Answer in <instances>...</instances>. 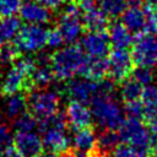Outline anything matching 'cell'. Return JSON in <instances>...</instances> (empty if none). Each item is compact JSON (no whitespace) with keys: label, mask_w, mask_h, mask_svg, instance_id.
Wrapping results in <instances>:
<instances>
[{"label":"cell","mask_w":157,"mask_h":157,"mask_svg":"<svg viewBox=\"0 0 157 157\" xmlns=\"http://www.w3.org/2000/svg\"><path fill=\"white\" fill-rule=\"evenodd\" d=\"M87 55L78 44H70L50 54V66L54 78L67 81L80 72Z\"/></svg>","instance_id":"obj_1"},{"label":"cell","mask_w":157,"mask_h":157,"mask_svg":"<svg viewBox=\"0 0 157 157\" xmlns=\"http://www.w3.org/2000/svg\"><path fill=\"white\" fill-rule=\"evenodd\" d=\"M64 37L61 32L59 31L58 27H54L52 29H48V38H47V44L52 48H59L64 43Z\"/></svg>","instance_id":"obj_32"},{"label":"cell","mask_w":157,"mask_h":157,"mask_svg":"<svg viewBox=\"0 0 157 157\" xmlns=\"http://www.w3.org/2000/svg\"><path fill=\"white\" fill-rule=\"evenodd\" d=\"M21 56V50L13 42H6L0 45V66L13 64Z\"/></svg>","instance_id":"obj_25"},{"label":"cell","mask_w":157,"mask_h":157,"mask_svg":"<svg viewBox=\"0 0 157 157\" xmlns=\"http://www.w3.org/2000/svg\"><path fill=\"white\" fill-rule=\"evenodd\" d=\"M38 157H59V156L53 153V152H50V151H47V152H42Z\"/></svg>","instance_id":"obj_37"},{"label":"cell","mask_w":157,"mask_h":157,"mask_svg":"<svg viewBox=\"0 0 157 157\" xmlns=\"http://www.w3.org/2000/svg\"><path fill=\"white\" fill-rule=\"evenodd\" d=\"M81 48L91 58H104L110 52V43L107 29L87 32L81 38Z\"/></svg>","instance_id":"obj_9"},{"label":"cell","mask_w":157,"mask_h":157,"mask_svg":"<svg viewBox=\"0 0 157 157\" xmlns=\"http://www.w3.org/2000/svg\"><path fill=\"white\" fill-rule=\"evenodd\" d=\"M144 86L135 81L132 77L126 78L125 81L121 82V88H120V97L124 102L129 101H136L141 98Z\"/></svg>","instance_id":"obj_23"},{"label":"cell","mask_w":157,"mask_h":157,"mask_svg":"<svg viewBox=\"0 0 157 157\" xmlns=\"http://www.w3.org/2000/svg\"><path fill=\"white\" fill-rule=\"evenodd\" d=\"M135 69L131 52L128 49L113 48L108 55V78L115 83H121L129 78Z\"/></svg>","instance_id":"obj_7"},{"label":"cell","mask_w":157,"mask_h":157,"mask_svg":"<svg viewBox=\"0 0 157 157\" xmlns=\"http://www.w3.org/2000/svg\"><path fill=\"white\" fill-rule=\"evenodd\" d=\"M91 112L99 128L118 130L124 120V112L113 96L97 93L91 101Z\"/></svg>","instance_id":"obj_2"},{"label":"cell","mask_w":157,"mask_h":157,"mask_svg":"<svg viewBox=\"0 0 157 157\" xmlns=\"http://www.w3.org/2000/svg\"><path fill=\"white\" fill-rule=\"evenodd\" d=\"M72 145L75 150H80L83 152H92L96 145V135L92 128L76 130V134L72 137Z\"/></svg>","instance_id":"obj_21"},{"label":"cell","mask_w":157,"mask_h":157,"mask_svg":"<svg viewBox=\"0 0 157 157\" xmlns=\"http://www.w3.org/2000/svg\"><path fill=\"white\" fill-rule=\"evenodd\" d=\"M112 157H147V155L135 148L134 146L123 142L117 146V148L112 153Z\"/></svg>","instance_id":"obj_27"},{"label":"cell","mask_w":157,"mask_h":157,"mask_svg":"<svg viewBox=\"0 0 157 157\" xmlns=\"http://www.w3.org/2000/svg\"><path fill=\"white\" fill-rule=\"evenodd\" d=\"M20 28H21L20 18L15 16H9V17L0 16V45L15 38Z\"/></svg>","instance_id":"obj_22"},{"label":"cell","mask_w":157,"mask_h":157,"mask_svg":"<svg viewBox=\"0 0 157 157\" xmlns=\"http://www.w3.org/2000/svg\"><path fill=\"white\" fill-rule=\"evenodd\" d=\"M145 0H128V7H142Z\"/></svg>","instance_id":"obj_36"},{"label":"cell","mask_w":157,"mask_h":157,"mask_svg":"<svg viewBox=\"0 0 157 157\" xmlns=\"http://www.w3.org/2000/svg\"><path fill=\"white\" fill-rule=\"evenodd\" d=\"M27 108L38 119L44 120L52 118L59 107V96L53 91L33 90L26 94Z\"/></svg>","instance_id":"obj_5"},{"label":"cell","mask_w":157,"mask_h":157,"mask_svg":"<svg viewBox=\"0 0 157 157\" xmlns=\"http://www.w3.org/2000/svg\"><path fill=\"white\" fill-rule=\"evenodd\" d=\"M66 43H74L83 31L81 22V11L74 0H70L59 17L58 26Z\"/></svg>","instance_id":"obj_8"},{"label":"cell","mask_w":157,"mask_h":157,"mask_svg":"<svg viewBox=\"0 0 157 157\" xmlns=\"http://www.w3.org/2000/svg\"><path fill=\"white\" fill-rule=\"evenodd\" d=\"M118 135L120 141L134 146L135 148L142 151L151 156V141L152 132L142 124L141 119L136 118H126L123 120L120 126L118 128Z\"/></svg>","instance_id":"obj_3"},{"label":"cell","mask_w":157,"mask_h":157,"mask_svg":"<svg viewBox=\"0 0 157 157\" xmlns=\"http://www.w3.org/2000/svg\"><path fill=\"white\" fill-rule=\"evenodd\" d=\"M13 145V137L7 125H0V152L5 151L7 147Z\"/></svg>","instance_id":"obj_31"},{"label":"cell","mask_w":157,"mask_h":157,"mask_svg":"<svg viewBox=\"0 0 157 157\" xmlns=\"http://www.w3.org/2000/svg\"><path fill=\"white\" fill-rule=\"evenodd\" d=\"M13 146L23 157H38L43 152V142L33 131H17L13 136Z\"/></svg>","instance_id":"obj_11"},{"label":"cell","mask_w":157,"mask_h":157,"mask_svg":"<svg viewBox=\"0 0 157 157\" xmlns=\"http://www.w3.org/2000/svg\"><path fill=\"white\" fill-rule=\"evenodd\" d=\"M27 109V97L23 92L11 94L6 99L5 113L9 119H16Z\"/></svg>","instance_id":"obj_20"},{"label":"cell","mask_w":157,"mask_h":157,"mask_svg":"<svg viewBox=\"0 0 157 157\" xmlns=\"http://www.w3.org/2000/svg\"><path fill=\"white\" fill-rule=\"evenodd\" d=\"M67 123L74 130H80L85 128H91L92 125V112L91 109L80 102L70 101L66 107Z\"/></svg>","instance_id":"obj_12"},{"label":"cell","mask_w":157,"mask_h":157,"mask_svg":"<svg viewBox=\"0 0 157 157\" xmlns=\"http://www.w3.org/2000/svg\"><path fill=\"white\" fill-rule=\"evenodd\" d=\"M33 1L42 4L43 6H45L49 10H55V9L60 7L63 4H65L66 0H33Z\"/></svg>","instance_id":"obj_33"},{"label":"cell","mask_w":157,"mask_h":157,"mask_svg":"<svg viewBox=\"0 0 157 157\" xmlns=\"http://www.w3.org/2000/svg\"><path fill=\"white\" fill-rule=\"evenodd\" d=\"M1 155H2V157H23V156L15 148L13 145L10 146V147H7L5 151H2Z\"/></svg>","instance_id":"obj_34"},{"label":"cell","mask_w":157,"mask_h":157,"mask_svg":"<svg viewBox=\"0 0 157 157\" xmlns=\"http://www.w3.org/2000/svg\"><path fill=\"white\" fill-rule=\"evenodd\" d=\"M18 12H20L21 18L28 23H36V25L47 23L52 18V13L49 9H47L42 4L33 1V0L23 1Z\"/></svg>","instance_id":"obj_14"},{"label":"cell","mask_w":157,"mask_h":157,"mask_svg":"<svg viewBox=\"0 0 157 157\" xmlns=\"http://www.w3.org/2000/svg\"><path fill=\"white\" fill-rule=\"evenodd\" d=\"M81 22H82L83 31L97 32V31L107 29L109 18L98 6H96L88 11L81 12Z\"/></svg>","instance_id":"obj_18"},{"label":"cell","mask_w":157,"mask_h":157,"mask_svg":"<svg viewBox=\"0 0 157 157\" xmlns=\"http://www.w3.org/2000/svg\"><path fill=\"white\" fill-rule=\"evenodd\" d=\"M42 134H43V137H42L43 147L47 148V151H50L59 156L71 148L70 140L65 130L50 126L47 130H44Z\"/></svg>","instance_id":"obj_13"},{"label":"cell","mask_w":157,"mask_h":157,"mask_svg":"<svg viewBox=\"0 0 157 157\" xmlns=\"http://www.w3.org/2000/svg\"><path fill=\"white\" fill-rule=\"evenodd\" d=\"M48 29L36 23H27L21 26L15 36L13 43L18 47L21 52H39L47 45Z\"/></svg>","instance_id":"obj_6"},{"label":"cell","mask_w":157,"mask_h":157,"mask_svg":"<svg viewBox=\"0 0 157 157\" xmlns=\"http://www.w3.org/2000/svg\"><path fill=\"white\" fill-rule=\"evenodd\" d=\"M64 92L71 101L87 104L91 103L97 93V82L90 81L83 77L76 80L70 78L64 86Z\"/></svg>","instance_id":"obj_10"},{"label":"cell","mask_w":157,"mask_h":157,"mask_svg":"<svg viewBox=\"0 0 157 157\" xmlns=\"http://www.w3.org/2000/svg\"><path fill=\"white\" fill-rule=\"evenodd\" d=\"M78 75L93 82H99L108 75V58H91L87 56Z\"/></svg>","instance_id":"obj_15"},{"label":"cell","mask_w":157,"mask_h":157,"mask_svg":"<svg viewBox=\"0 0 157 157\" xmlns=\"http://www.w3.org/2000/svg\"><path fill=\"white\" fill-rule=\"evenodd\" d=\"M130 52L136 66H157V34L146 31L136 34Z\"/></svg>","instance_id":"obj_4"},{"label":"cell","mask_w":157,"mask_h":157,"mask_svg":"<svg viewBox=\"0 0 157 157\" xmlns=\"http://www.w3.org/2000/svg\"><path fill=\"white\" fill-rule=\"evenodd\" d=\"M15 128L17 131H33L38 128V119L31 112H25L15 119Z\"/></svg>","instance_id":"obj_26"},{"label":"cell","mask_w":157,"mask_h":157,"mask_svg":"<svg viewBox=\"0 0 157 157\" xmlns=\"http://www.w3.org/2000/svg\"><path fill=\"white\" fill-rule=\"evenodd\" d=\"M140 99L144 104V118L150 120L157 117V87L152 85L145 86Z\"/></svg>","instance_id":"obj_19"},{"label":"cell","mask_w":157,"mask_h":157,"mask_svg":"<svg viewBox=\"0 0 157 157\" xmlns=\"http://www.w3.org/2000/svg\"><path fill=\"white\" fill-rule=\"evenodd\" d=\"M107 33H108V38L112 48L128 49L132 44L131 33L120 21H117V20L109 21L107 27Z\"/></svg>","instance_id":"obj_16"},{"label":"cell","mask_w":157,"mask_h":157,"mask_svg":"<svg viewBox=\"0 0 157 157\" xmlns=\"http://www.w3.org/2000/svg\"><path fill=\"white\" fill-rule=\"evenodd\" d=\"M131 77L137 81L139 83H141L142 86H147L150 85L153 78H155V74L151 70V67H144V66H137L134 69Z\"/></svg>","instance_id":"obj_28"},{"label":"cell","mask_w":157,"mask_h":157,"mask_svg":"<svg viewBox=\"0 0 157 157\" xmlns=\"http://www.w3.org/2000/svg\"><path fill=\"white\" fill-rule=\"evenodd\" d=\"M152 157H157V156H152Z\"/></svg>","instance_id":"obj_39"},{"label":"cell","mask_w":157,"mask_h":157,"mask_svg":"<svg viewBox=\"0 0 157 157\" xmlns=\"http://www.w3.org/2000/svg\"><path fill=\"white\" fill-rule=\"evenodd\" d=\"M23 0H0V16H13L20 11Z\"/></svg>","instance_id":"obj_30"},{"label":"cell","mask_w":157,"mask_h":157,"mask_svg":"<svg viewBox=\"0 0 157 157\" xmlns=\"http://www.w3.org/2000/svg\"><path fill=\"white\" fill-rule=\"evenodd\" d=\"M59 157H74V155H72V152H71V148H70L69 151H66V152L59 155Z\"/></svg>","instance_id":"obj_38"},{"label":"cell","mask_w":157,"mask_h":157,"mask_svg":"<svg viewBox=\"0 0 157 157\" xmlns=\"http://www.w3.org/2000/svg\"><path fill=\"white\" fill-rule=\"evenodd\" d=\"M99 9L108 18L117 20L128 9V0H101Z\"/></svg>","instance_id":"obj_24"},{"label":"cell","mask_w":157,"mask_h":157,"mask_svg":"<svg viewBox=\"0 0 157 157\" xmlns=\"http://www.w3.org/2000/svg\"><path fill=\"white\" fill-rule=\"evenodd\" d=\"M123 25L132 34H139L146 31L147 15L142 7H128L121 16Z\"/></svg>","instance_id":"obj_17"},{"label":"cell","mask_w":157,"mask_h":157,"mask_svg":"<svg viewBox=\"0 0 157 157\" xmlns=\"http://www.w3.org/2000/svg\"><path fill=\"white\" fill-rule=\"evenodd\" d=\"M124 113L126 114L128 118H136V119H142L144 118V104L141 99L136 101H129L124 102Z\"/></svg>","instance_id":"obj_29"},{"label":"cell","mask_w":157,"mask_h":157,"mask_svg":"<svg viewBox=\"0 0 157 157\" xmlns=\"http://www.w3.org/2000/svg\"><path fill=\"white\" fill-rule=\"evenodd\" d=\"M147 125H148V130H150L152 134L157 135V117H155V118L147 120Z\"/></svg>","instance_id":"obj_35"}]
</instances>
